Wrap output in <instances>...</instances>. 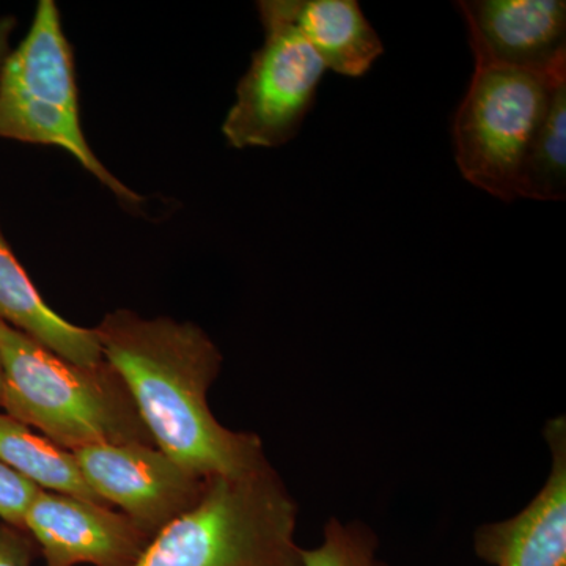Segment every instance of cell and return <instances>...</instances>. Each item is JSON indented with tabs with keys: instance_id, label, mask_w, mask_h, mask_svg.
Masks as SVG:
<instances>
[{
	"instance_id": "obj_1",
	"label": "cell",
	"mask_w": 566,
	"mask_h": 566,
	"mask_svg": "<svg viewBox=\"0 0 566 566\" xmlns=\"http://www.w3.org/2000/svg\"><path fill=\"white\" fill-rule=\"evenodd\" d=\"M93 329L161 452L202 479L271 465L259 434L230 430L212 415L208 392L223 357L202 327L118 308Z\"/></svg>"
},
{
	"instance_id": "obj_2",
	"label": "cell",
	"mask_w": 566,
	"mask_h": 566,
	"mask_svg": "<svg viewBox=\"0 0 566 566\" xmlns=\"http://www.w3.org/2000/svg\"><path fill=\"white\" fill-rule=\"evenodd\" d=\"M2 408L74 452L92 444L155 446L133 395L106 359L70 363L0 322ZM156 447V446H155Z\"/></svg>"
},
{
	"instance_id": "obj_3",
	"label": "cell",
	"mask_w": 566,
	"mask_h": 566,
	"mask_svg": "<svg viewBox=\"0 0 566 566\" xmlns=\"http://www.w3.org/2000/svg\"><path fill=\"white\" fill-rule=\"evenodd\" d=\"M297 515L273 465L211 476L200 501L153 536L136 566H304Z\"/></svg>"
},
{
	"instance_id": "obj_4",
	"label": "cell",
	"mask_w": 566,
	"mask_h": 566,
	"mask_svg": "<svg viewBox=\"0 0 566 566\" xmlns=\"http://www.w3.org/2000/svg\"><path fill=\"white\" fill-rule=\"evenodd\" d=\"M0 139L62 148L118 199L144 200L107 170L85 139L73 50L54 0L39 2L31 31L3 63Z\"/></svg>"
},
{
	"instance_id": "obj_5",
	"label": "cell",
	"mask_w": 566,
	"mask_h": 566,
	"mask_svg": "<svg viewBox=\"0 0 566 566\" xmlns=\"http://www.w3.org/2000/svg\"><path fill=\"white\" fill-rule=\"evenodd\" d=\"M556 76L475 63L474 76L453 118V147L461 175L504 202L517 199L521 166L545 117Z\"/></svg>"
},
{
	"instance_id": "obj_6",
	"label": "cell",
	"mask_w": 566,
	"mask_h": 566,
	"mask_svg": "<svg viewBox=\"0 0 566 566\" xmlns=\"http://www.w3.org/2000/svg\"><path fill=\"white\" fill-rule=\"evenodd\" d=\"M264 43L241 77L222 133L234 148H273L294 139L315 103L326 66L277 0L259 2Z\"/></svg>"
},
{
	"instance_id": "obj_7",
	"label": "cell",
	"mask_w": 566,
	"mask_h": 566,
	"mask_svg": "<svg viewBox=\"0 0 566 566\" xmlns=\"http://www.w3.org/2000/svg\"><path fill=\"white\" fill-rule=\"evenodd\" d=\"M82 476L107 505H115L151 536L202 497L208 479L192 474L158 447L92 444L74 450Z\"/></svg>"
},
{
	"instance_id": "obj_8",
	"label": "cell",
	"mask_w": 566,
	"mask_h": 566,
	"mask_svg": "<svg viewBox=\"0 0 566 566\" xmlns=\"http://www.w3.org/2000/svg\"><path fill=\"white\" fill-rule=\"evenodd\" d=\"M24 527L44 566H136L153 539L125 513L41 488L25 512Z\"/></svg>"
},
{
	"instance_id": "obj_9",
	"label": "cell",
	"mask_w": 566,
	"mask_h": 566,
	"mask_svg": "<svg viewBox=\"0 0 566 566\" xmlns=\"http://www.w3.org/2000/svg\"><path fill=\"white\" fill-rule=\"evenodd\" d=\"M475 63L556 76L566 73L564 0H463Z\"/></svg>"
},
{
	"instance_id": "obj_10",
	"label": "cell",
	"mask_w": 566,
	"mask_h": 566,
	"mask_svg": "<svg viewBox=\"0 0 566 566\" xmlns=\"http://www.w3.org/2000/svg\"><path fill=\"white\" fill-rule=\"evenodd\" d=\"M551 469L545 485L517 515L483 524L474 551L491 566H566V422L545 427Z\"/></svg>"
},
{
	"instance_id": "obj_11",
	"label": "cell",
	"mask_w": 566,
	"mask_h": 566,
	"mask_svg": "<svg viewBox=\"0 0 566 566\" xmlns=\"http://www.w3.org/2000/svg\"><path fill=\"white\" fill-rule=\"evenodd\" d=\"M277 7L326 70L360 77L385 52L381 39L354 0H277Z\"/></svg>"
},
{
	"instance_id": "obj_12",
	"label": "cell",
	"mask_w": 566,
	"mask_h": 566,
	"mask_svg": "<svg viewBox=\"0 0 566 566\" xmlns=\"http://www.w3.org/2000/svg\"><path fill=\"white\" fill-rule=\"evenodd\" d=\"M0 322L70 363H104L95 329L76 326L44 303L0 229Z\"/></svg>"
},
{
	"instance_id": "obj_13",
	"label": "cell",
	"mask_w": 566,
	"mask_h": 566,
	"mask_svg": "<svg viewBox=\"0 0 566 566\" xmlns=\"http://www.w3.org/2000/svg\"><path fill=\"white\" fill-rule=\"evenodd\" d=\"M0 463L41 490L109 506L85 482L73 453L6 412H0Z\"/></svg>"
},
{
	"instance_id": "obj_14",
	"label": "cell",
	"mask_w": 566,
	"mask_h": 566,
	"mask_svg": "<svg viewBox=\"0 0 566 566\" xmlns=\"http://www.w3.org/2000/svg\"><path fill=\"white\" fill-rule=\"evenodd\" d=\"M517 197L558 202L566 196V77L558 81L549 106L534 139L528 145L520 178Z\"/></svg>"
},
{
	"instance_id": "obj_15",
	"label": "cell",
	"mask_w": 566,
	"mask_h": 566,
	"mask_svg": "<svg viewBox=\"0 0 566 566\" xmlns=\"http://www.w3.org/2000/svg\"><path fill=\"white\" fill-rule=\"evenodd\" d=\"M304 566H389L379 557L378 538L360 521L331 517L318 546L304 549Z\"/></svg>"
},
{
	"instance_id": "obj_16",
	"label": "cell",
	"mask_w": 566,
	"mask_h": 566,
	"mask_svg": "<svg viewBox=\"0 0 566 566\" xmlns=\"http://www.w3.org/2000/svg\"><path fill=\"white\" fill-rule=\"evenodd\" d=\"M40 488L0 463V521L24 527V516Z\"/></svg>"
},
{
	"instance_id": "obj_17",
	"label": "cell",
	"mask_w": 566,
	"mask_h": 566,
	"mask_svg": "<svg viewBox=\"0 0 566 566\" xmlns=\"http://www.w3.org/2000/svg\"><path fill=\"white\" fill-rule=\"evenodd\" d=\"M40 547L25 528L0 521V566H33Z\"/></svg>"
},
{
	"instance_id": "obj_18",
	"label": "cell",
	"mask_w": 566,
	"mask_h": 566,
	"mask_svg": "<svg viewBox=\"0 0 566 566\" xmlns=\"http://www.w3.org/2000/svg\"><path fill=\"white\" fill-rule=\"evenodd\" d=\"M18 20L14 17H0V73H2L3 63L11 52V35L17 29Z\"/></svg>"
},
{
	"instance_id": "obj_19",
	"label": "cell",
	"mask_w": 566,
	"mask_h": 566,
	"mask_svg": "<svg viewBox=\"0 0 566 566\" xmlns=\"http://www.w3.org/2000/svg\"><path fill=\"white\" fill-rule=\"evenodd\" d=\"M2 397H3V374H2V367H0V408H2Z\"/></svg>"
}]
</instances>
